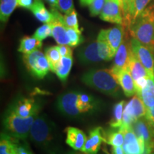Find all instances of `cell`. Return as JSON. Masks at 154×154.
<instances>
[{"mask_svg": "<svg viewBox=\"0 0 154 154\" xmlns=\"http://www.w3.org/2000/svg\"><path fill=\"white\" fill-rule=\"evenodd\" d=\"M128 29L132 37L154 53V5L146 7Z\"/></svg>", "mask_w": 154, "mask_h": 154, "instance_id": "1", "label": "cell"}, {"mask_svg": "<svg viewBox=\"0 0 154 154\" xmlns=\"http://www.w3.org/2000/svg\"><path fill=\"white\" fill-rule=\"evenodd\" d=\"M82 80L86 85L106 95H119L120 85L116 79L111 69L91 70L83 75Z\"/></svg>", "mask_w": 154, "mask_h": 154, "instance_id": "2", "label": "cell"}, {"mask_svg": "<svg viewBox=\"0 0 154 154\" xmlns=\"http://www.w3.org/2000/svg\"><path fill=\"white\" fill-rule=\"evenodd\" d=\"M31 140L42 149H49L54 139V127L46 117L37 116L30 131Z\"/></svg>", "mask_w": 154, "mask_h": 154, "instance_id": "3", "label": "cell"}, {"mask_svg": "<svg viewBox=\"0 0 154 154\" xmlns=\"http://www.w3.org/2000/svg\"><path fill=\"white\" fill-rule=\"evenodd\" d=\"M37 116L38 115H33L27 118H23L12 110L7 116L4 124L12 137L18 140H24L30 134L31 128Z\"/></svg>", "mask_w": 154, "mask_h": 154, "instance_id": "4", "label": "cell"}, {"mask_svg": "<svg viewBox=\"0 0 154 154\" xmlns=\"http://www.w3.org/2000/svg\"><path fill=\"white\" fill-rule=\"evenodd\" d=\"M23 60L29 72L38 79L44 78L50 70L47 57L39 49L29 54H24Z\"/></svg>", "mask_w": 154, "mask_h": 154, "instance_id": "5", "label": "cell"}, {"mask_svg": "<svg viewBox=\"0 0 154 154\" xmlns=\"http://www.w3.org/2000/svg\"><path fill=\"white\" fill-rule=\"evenodd\" d=\"M146 115V108L145 105L139 96L136 94L125 106L123 114L122 126L120 128L132 126L136 121L145 117Z\"/></svg>", "mask_w": 154, "mask_h": 154, "instance_id": "6", "label": "cell"}, {"mask_svg": "<svg viewBox=\"0 0 154 154\" xmlns=\"http://www.w3.org/2000/svg\"><path fill=\"white\" fill-rule=\"evenodd\" d=\"M130 43L132 52L145 67L149 76L154 79V53L149 47L134 37L131 38Z\"/></svg>", "mask_w": 154, "mask_h": 154, "instance_id": "7", "label": "cell"}, {"mask_svg": "<svg viewBox=\"0 0 154 154\" xmlns=\"http://www.w3.org/2000/svg\"><path fill=\"white\" fill-rule=\"evenodd\" d=\"M53 18L49 23L52 29V36L59 45H69L70 40L67 33V27L62 16L57 9L51 8Z\"/></svg>", "mask_w": 154, "mask_h": 154, "instance_id": "8", "label": "cell"}, {"mask_svg": "<svg viewBox=\"0 0 154 154\" xmlns=\"http://www.w3.org/2000/svg\"><path fill=\"white\" fill-rule=\"evenodd\" d=\"M100 19L105 22L114 23L124 26L123 6L119 0H106Z\"/></svg>", "mask_w": 154, "mask_h": 154, "instance_id": "9", "label": "cell"}, {"mask_svg": "<svg viewBox=\"0 0 154 154\" xmlns=\"http://www.w3.org/2000/svg\"><path fill=\"white\" fill-rule=\"evenodd\" d=\"M124 131V142L123 149L125 154H144L145 152V142L140 139L134 132L133 126L122 128Z\"/></svg>", "mask_w": 154, "mask_h": 154, "instance_id": "10", "label": "cell"}, {"mask_svg": "<svg viewBox=\"0 0 154 154\" xmlns=\"http://www.w3.org/2000/svg\"><path fill=\"white\" fill-rule=\"evenodd\" d=\"M79 93L69 92L61 95L57 102L58 109L69 116H77L82 113L78 106Z\"/></svg>", "mask_w": 154, "mask_h": 154, "instance_id": "11", "label": "cell"}, {"mask_svg": "<svg viewBox=\"0 0 154 154\" xmlns=\"http://www.w3.org/2000/svg\"><path fill=\"white\" fill-rule=\"evenodd\" d=\"M104 37L111 48V52L113 57H115L116 53L119 47L124 41V28L123 25L118 24V26L110 28L109 29H102Z\"/></svg>", "mask_w": 154, "mask_h": 154, "instance_id": "12", "label": "cell"}, {"mask_svg": "<svg viewBox=\"0 0 154 154\" xmlns=\"http://www.w3.org/2000/svg\"><path fill=\"white\" fill-rule=\"evenodd\" d=\"M103 141L106 142V134L102 131V128L101 127L94 128L90 131L89 136L82 151L89 154H96Z\"/></svg>", "mask_w": 154, "mask_h": 154, "instance_id": "13", "label": "cell"}, {"mask_svg": "<svg viewBox=\"0 0 154 154\" xmlns=\"http://www.w3.org/2000/svg\"><path fill=\"white\" fill-rule=\"evenodd\" d=\"M131 51V43L126 39L124 40L115 54L114 63L111 68L113 73H116L121 69L126 68L129 60Z\"/></svg>", "mask_w": 154, "mask_h": 154, "instance_id": "14", "label": "cell"}, {"mask_svg": "<svg viewBox=\"0 0 154 154\" xmlns=\"http://www.w3.org/2000/svg\"><path fill=\"white\" fill-rule=\"evenodd\" d=\"M113 74L119 84L122 88L125 95L129 97L136 94L134 80L128 69L126 68L123 69Z\"/></svg>", "mask_w": 154, "mask_h": 154, "instance_id": "15", "label": "cell"}, {"mask_svg": "<svg viewBox=\"0 0 154 154\" xmlns=\"http://www.w3.org/2000/svg\"><path fill=\"white\" fill-rule=\"evenodd\" d=\"M78 57L81 62L84 64H91L101 61L102 59L100 57L98 50L97 41L91 42L85 47L81 48L79 51Z\"/></svg>", "mask_w": 154, "mask_h": 154, "instance_id": "16", "label": "cell"}, {"mask_svg": "<svg viewBox=\"0 0 154 154\" xmlns=\"http://www.w3.org/2000/svg\"><path fill=\"white\" fill-rule=\"evenodd\" d=\"M86 140V134L82 131L74 127H68L66 128V143L76 151H82Z\"/></svg>", "mask_w": 154, "mask_h": 154, "instance_id": "17", "label": "cell"}, {"mask_svg": "<svg viewBox=\"0 0 154 154\" xmlns=\"http://www.w3.org/2000/svg\"><path fill=\"white\" fill-rule=\"evenodd\" d=\"M14 111L19 116L27 118L31 116L38 115L39 108L33 99H24L18 102Z\"/></svg>", "mask_w": 154, "mask_h": 154, "instance_id": "18", "label": "cell"}, {"mask_svg": "<svg viewBox=\"0 0 154 154\" xmlns=\"http://www.w3.org/2000/svg\"><path fill=\"white\" fill-rule=\"evenodd\" d=\"M126 69L131 74L134 82H136L140 79L150 77L149 73L146 71L145 67L138 60V59L134 54L132 51H131L129 60H128Z\"/></svg>", "mask_w": 154, "mask_h": 154, "instance_id": "19", "label": "cell"}, {"mask_svg": "<svg viewBox=\"0 0 154 154\" xmlns=\"http://www.w3.org/2000/svg\"><path fill=\"white\" fill-rule=\"evenodd\" d=\"M143 102L146 109L154 106V79L149 78L146 85L137 94Z\"/></svg>", "mask_w": 154, "mask_h": 154, "instance_id": "20", "label": "cell"}, {"mask_svg": "<svg viewBox=\"0 0 154 154\" xmlns=\"http://www.w3.org/2000/svg\"><path fill=\"white\" fill-rule=\"evenodd\" d=\"M31 10L39 22L49 24L52 20V13L46 8L42 0H36Z\"/></svg>", "mask_w": 154, "mask_h": 154, "instance_id": "21", "label": "cell"}, {"mask_svg": "<svg viewBox=\"0 0 154 154\" xmlns=\"http://www.w3.org/2000/svg\"><path fill=\"white\" fill-rule=\"evenodd\" d=\"M73 64L72 57H62L58 63L55 74L61 82H66Z\"/></svg>", "mask_w": 154, "mask_h": 154, "instance_id": "22", "label": "cell"}, {"mask_svg": "<svg viewBox=\"0 0 154 154\" xmlns=\"http://www.w3.org/2000/svg\"><path fill=\"white\" fill-rule=\"evenodd\" d=\"M42 47V42L35 37L24 36L20 41L18 51L23 54H29L36 50L40 49Z\"/></svg>", "mask_w": 154, "mask_h": 154, "instance_id": "23", "label": "cell"}, {"mask_svg": "<svg viewBox=\"0 0 154 154\" xmlns=\"http://www.w3.org/2000/svg\"><path fill=\"white\" fill-rule=\"evenodd\" d=\"M18 139L8 135L2 134L0 141V154H17Z\"/></svg>", "mask_w": 154, "mask_h": 154, "instance_id": "24", "label": "cell"}, {"mask_svg": "<svg viewBox=\"0 0 154 154\" xmlns=\"http://www.w3.org/2000/svg\"><path fill=\"white\" fill-rule=\"evenodd\" d=\"M96 41H97L98 44V50H99V56L102 61L111 60L114 57L112 54L111 48L109 47L106 40L102 31L100 32Z\"/></svg>", "mask_w": 154, "mask_h": 154, "instance_id": "25", "label": "cell"}, {"mask_svg": "<svg viewBox=\"0 0 154 154\" xmlns=\"http://www.w3.org/2000/svg\"><path fill=\"white\" fill-rule=\"evenodd\" d=\"M18 6V0H1L0 19L3 22H7L15 8Z\"/></svg>", "mask_w": 154, "mask_h": 154, "instance_id": "26", "label": "cell"}, {"mask_svg": "<svg viewBox=\"0 0 154 154\" xmlns=\"http://www.w3.org/2000/svg\"><path fill=\"white\" fill-rule=\"evenodd\" d=\"M124 101H121L113 107V118L109 123L110 126L113 128H119L122 126L123 123V114H124V106L125 105Z\"/></svg>", "mask_w": 154, "mask_h": 154, "instance_id": "27", "label": "cell"}, {"mask_svg": "<svg viewBox=\"0 0 154 154\" xmlns=\"http://www.w3.org/2000/svg\"><path fill=\"white\" fill-rule=\"evenodd\" d=\"M45 55L47 58V60L49 61L50 70L51 72L55 73L56 68H57L58 63L61 60V56L59 53L57 46L51 47L47 48L45 50Z\"/></svg>", "mask_w": 154, "mask_h": 154, "instance_id": "28", "label": "cell"}, {"mask_svg": "<svg viewBox=\"0 0 154 154\" xmlns=\"http://www.w3.org/2000/svg\"><path fill=\"white\" fill-rule=\"evenodd\" d=\"M135 0H123V16L124 26H129L132 22L134 11Z\"/></svg>", "mask_w": 154, "mask_h": 154, "instance_id": "29", "label": "cell"}, {"mask_svg": "<svg viewBox=\"0 0 154 154\" xmlns=\"http://www.w3.org/2000/svg\"><path fill=\"white\" fill-rule=\"evenodd\" d=\"M106 142L109 145L114 146H122L124 142V131L119 128L118 131H114L109 133L106 136Z\"/></svg>", "mask_w": 154, "mask_h": 154, "instance_id": "30", "label": "cell"}, {"mask_svg": "<svg viewBox=\"0 0 154 154\" xmlns=\"http://www.w3.org/2000/svg\"><path fill=\"white\" fill-rule=\"evenodd\" d=\"M78 106L82 113L94 109L93 99L86 94H79Z\"/></svg>", "mask_w": 154, "mask_h": 154, "instance_id": "31", "label": "cell"}, {"mask_svg": "<svg viewBox=\"0 0 154 154\" xmlns=\"http://www.w3.org/2000/svg\"><path fill=\"white\" fill-rule=\"evenodd\" d=\"M67 33L70 40L71 47H75L82 43L84 38L82 35V31L80 29H75L73 28H67Z\"/></svg>", "mask_w": 154, "mask_h": 154, "instance_id": "32", "label": "cell"}, {"mask_svg": "<svg viewBox=\"0 0 154 154\" xmlns=\"http://www.w3.org/2000/svg\"><path fill=\"white\" fill-rule=\"evenodd\" d=\"M50 36H52V29H51V24L49 23V24H44L39 26L34 32L33 36L40 41H43L44 39Z\"/></svg>", "mask_w": 154, "mask_h": 154, "instance_id": "33", "label": "cell"}, {"mask_svg": "<svg viewBox=\"0 0 154 154\" xmlns=\"http://www.w3.org/2000/svg\"><path fill=\"white\" fill-rule=\"evenodd\" d=\"M63 20L67 28H73L75 29H79L77 14L75 9L69 12V14L63 15Z\"/></svg>", "mask_w": 154, "mask_h": 154, "instance_id": "34", "label": "cell"}, {"mask_svg": "<svg viewBox=\"0 0 154 154\" xmlns=\"http://www.w3.org/2000/svg\"><path fill=\"white\" fill-rule=\"evenodd\" d=\"M151 2V0H135L134 16H133L131 23L136 20V19L141 14L142 11L148 7V5Z\"/></svg>", "mask_w": 154, "mask_h": 154, "instance_id": "35", "label": "cell"}, {"mask_svg": "<svg viewBox=\"0 0 154 154\" xmlns=\"http://www.w3.org/2000/svg\"><path fill=\"white\" fill-rule=\"evenodd\" d=\"M105 2L106 0H93L91 3L88 5L90 14L94 17L101 14Z\"/></svg>", "mask_w": 154, "mask_h": 154, "instance_id": "36", "label": "cell"}, {"mask_svg": "<svg viewBox=\"0 0 154 154\" xmlns=\"http://www.w3.org/2000/svg\"><path fill=\"white\" fill-rule=\"evenodd\" d=\"M57 9L63 14H69L74 9L73 0H58Z\"/></svg>", "mask_w": 154, "mask_h": 154, "instance_id": "37", "label": "cell"}, {"mask_svg": "<svg viewBox=\"0 0 154 154\" xmlns=\"http://www.w3.org/2000/svg\"><path fill=\"white\" fill-rule=\"evenodd\" d=\"M58 49L62 57H72V49L69 45H58Z\"/></svg>", "mask_w": 154, "mask_h": 154, "instance_id": "38", "label": "cell"}, {"mask_svg": "<svg viewBox=\"0 0 154 154\" xmlns=\"http://www.w3.org/2000/svg\"><path fill=\"white\" fill-rule=\"evenodd\" d=\"M36 0H18V6L23 8L32 9Z\"/></svg>", "mask_w": 154, "mask_h": 154, "instance_id": "39", "label": "cell"}, {"mask_svg": "<svg viewBox=\"0 0 154 154\" xmlns=\"http://www.w3.org/2000/svg\"><path fill=\"white\" fill-rule=\"evenodd\" d=\"M17 154H32L28 146H26L25 144H20L19 140L17 143Z\"/></svg>", "mask_w": 154, "mask_h": 154, "instance_id": "40", "label": "cell"}, {"mask_svg": "<svg viewBox=\"0 0 154 154\" xmlns=\"http://www.w3.org/2000/svg\"><path fill=\"white\" fill-rule=\"evenodd\" d=\"M145 117L152 124L154 125V106L146 109V115Z\"/></svg>", "mask_w": 154, "mask_h": 154, "instance_id": "41", "label": "cell"}, {"mask_svg": "<svg viewBox=\"0 0 154 154\" xmlns=\"http://www.w3.org/2000/svg\"><path fill=\"white\" fill-rule=\"evenodd\" d=\"M113 154H125L124 149L121 146H114L113 147Z\"/></svg>", "mask_w": 154, "mask_h": 154, "instance_id": "42", "label": "cell"}, {"mask_svg": "<svg viewBox=\"0 0 154 154\" xmlns=\"http://www.w3.org/2000/svg\"><path fill=\"white\" fill-rule=\"evenodd\" d=\"M48 4H49L51 8L57 9L58 5V0H45Z\"/></svg>", "mask_w": 154, "mask_h": 154, "instance_id": "43", "label": "cell"}, {"mask_svg": "<svg viewBox=\"0 0 154 154\" xmlns=\"http://www.w3.org/2000/svg\"><path fill=\"white\" fill-rule=\"evenodd\" d=\"M93 0H79L80 4L83 7H86V6H88L91 3Z\"/></svg>", "mask_w": 154, "mask_h": 154, "instance_id": "44", "label": "cell"}, {"mask_svg": "<svg viewBox=\"0 0 154 154\" xmlns=\"http://www.w3.org/2000/svg\"><path fill=\"white\" fill-rule=\"evenodd\" d=\"M69 154H89L87 153H85V152H74V153H70Z\"/></svg>", "mask_w": 154, "mask_h": 154, "instance_id": "45", "label": "cell"}, {"mask_svg": "<svg viewBox=\"0 0 154 154\" xmlns=\"http://www.w3.org/2000/svg\"><path fill=\"white\" fill-rule=\"evenodd\" d=\"M119 1L120 2H121V4H122V6H123V0H119Z\"/></svg>", "mask_w": 154, "mask_h": 154, "instance_id": "46", "label": "cell"}, {"mask_svg": "<svg viewBox=\"0 0 154 154\" xmlns=\"http://www.w3.org/2000/svg\"><path fill=\"white\" fill-rule=\"evenodd\" d=\"M149 154H154V153H153V152H152V153H149Z\"/></svg>", "mask_w": 154, "mask_h": 154, "instance_id": "47", "label": "cell"}]
</instances>
